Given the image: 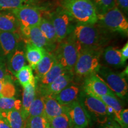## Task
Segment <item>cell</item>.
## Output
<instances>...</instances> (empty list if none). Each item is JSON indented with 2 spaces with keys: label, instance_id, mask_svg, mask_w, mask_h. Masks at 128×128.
Masks as SVG:
<instances>
[{
  "label": "cell",
  "instance_id": "1",
  "mask_svg": "<svg viewBox=\"0 0 128 128\" xmlns=\"http://www.w3.org/2000/svg\"><path fill=\"white\" fill-rule=\"evenodd\" d=\"M96 24L78 23L75 25L72 33L81 49L102 48L106 44L108 38L102 31V27L97 26Z\"/></svg>",
  "mask_w": 128,
  "mask_h": 128
},
{
  "label": "cell",
  "instance_id": "2",
  "mask_svg": "<svg viewBox=\"0 0 128 128\" xmlns=\"http://www.w3.org/2000/svg\"><path fill=\"white\" fill-rule=\"evenodd\" d=\"M60 6L77 23L94 24L97 12L90 0H60Z\"/></svg>",
  "mask_w": 128,
  "mask_h": 128
},
{
  "label": "cell",
  "instance_id": "3",
  "mask_svg": "<svg viewBox=\"0 0 128 128\" xmlns=\"http://www.w3.org/2000/svg\"><path fill=\"white\" fill-rule=\"evenodd\" d=\"M80 50L81 47L72 32L58 43L52 53L64 70L73 72Z\"/></svg>",
  "mask_w": 128,
  "mask_h": 128
},
{
  "label": "cell",
  "instance_id": "4",
  "mask_svg": "<svg viewBox=\"0 0 128 128\" xmlns=\"http://www.w3.org/2000/svg\"><path fill=\"white\" fill-rule=\"evenodd\" d=\"M103 50L102 48L81 49L74 68V74L86 78L92 74L97 73L101 65L100 60Z\"/></svg>",
  "mask_w": 128,
  "mask_h": 128
},
{
  "label": "cell",
  "instance_id": "5",
  "mask_svg": "<svg viewBox=\"0 0 128 128\" xmlns=\"http://www.w3.org/2000/svg\"><path fill=\"white\" fill-rule=\"evenodd\" d=\"M97 23L103 28L128 34V19L116 6L103 14H97Z\"/></svg>",
  "mask_w": 128,
  "mask_h": 128
},
{
  "label": "cell",
  "instance_id": "6",
  "mask_svg": "<svg viewBox=\"0 0 128 128\" xmlns=\"http://www.w3.org/2000/svg\"><path fill=\"white\" fill-rule=\"evenodd\" d=\"M97 73L115 95L121 98L127 96L128 85L125 73L116 72L109 67L102 65H100Z\"/></svg>",
  "mask_w": 128,
  "mask_h": 128
},
{
  "label": "cell",
  "instance_id": "7",
  "mask_svg": "<svg viewBox=\"0 0 128 128\" xmlns=\"http://www.w3.org/2000/svg\"><path fill=\"white\" fill-rule=\"evenodd\" d=\"M52 22L56 34L58 43L66 38L73 32L74 18L61 7L50 15Z\"/></svg>",
  "mask_w": 128,
  "mask_h": 128
},
{
  "label": "cell",
  "instance_id": "8",
  "mask_svg": "<svg viewBox=\"0 0 128 128\" xmlns=\"http://www.w3.org/2000/svg\"><path fill=\"white\" fill-rule=\"evenodd\" d=\"M82 104L88 113H90L100 123H104L108 119V107L98 97L86 93L81 92L78 100Z\"/></svg>",
  "mask_w": 128,
  "mask_h": 128
},
{
  "label": "cell",
  "instance_id": "9",
  "mask_svg": "<svg viewBox=\"0 0 128 128\" xmlns=\"http://www.w3.org/2000/svg\"><path fill=\"white\" fill-rule=\"evenodd\" d=\"M20 34L22 40L25 44H30L44 48L47 52H52L56 46L49 42L38 26L29 28L20 26Z\"/></svg>",
  "mask_w": 128,
  "mask_h": 128
},
{
  "label": "cell",
  "instance_id": "10",
  "mask_svg": "<svg viewBox=\"0 0 128 128\" xmlns=\"http://www.w3.org/2000/svg\"><path fill=\"white\" fill-rule=\"evenodd\" d=\"M21 27L29 28L39 26L43 14L39 8L30 5H26L12 11Z\"/></svg>",
  "mask_w": 128,
  "mask_h": 128
},
{
  "label": "cell",
  "instance_id": "11",
  "mask_svg": "<svg viewBox=\"0 0 128 128\" xmlns=\"http://www.w3.org/2000/svg\"><path fill=\"white\" fill-rule=\"evenodd\" d=\"M66 108L72 128H86L88 126L90 118L79 100L75 101Z\"/></svg>",
  "mask_w": 128,
  "mask_h": 128
},
{
  "label": "cell",
  "instance_id": "12",
  "mask_svg": "<svg viewBox=\"0 0 128 128\" xmlns=\"http://www.w3.org/2000/svg\"><path fill=\"white\" fill-rule=\"evenodd\" d=\"M83 88L86 93L97 97L105 95L116 96L97 73L92 74L85 78Z\"/></svg>",
  "mask_w": 128,
  "mask_h": 128
},
{
  "label": "cell",
  "instance_id": "13",
  "mask_svg": "<svg viewBox=\"0 0 128 128\" xmlns=\"http://www.w3.org/2000/svg\"><path fill=\"white\" fill-rule=\"evenodd\" d=\"M74 75L73 72L65 70L56 78L55 81L46 87L39 88L36 86L37 90L39 91L44 96H54L65 88L70 83L73 82Z\"/></svg>",
  "mask_w": 128,
  "mask_h": 128
},
{
  "label": "cell",
  "instance_id": "14",
  "mask_svg": "<svg viewBox=\"0 0 128 128\" xmlns=\"http://www.w3.org/2000/svg\"><path fill=\"white\" fill-rule=\"evenodd\" d=\"M22 40L20 33L0 31V50L2 55L8 57Z\"/></svg>",
  "mask_w": 128,
  "mask_h": 128
},
{
  "label": "cell",
  "instance_id": "15",
  "mask_svg": "<svg viewBox=\"0 0 128 128\" xmlns=\"http://www.w3.org/2000/svg\"><path fill=\"white\" fill-rule=\"evenodd\" d=\"M21 40L16 49L8 57V69L11 73L15 76L16 73L24 65H26L25 55V45L22 44Z\"/></svg>",
  "mask_w": 128,
  "mask_h": 128
},
{
  "label": "cell",
  "instance_id": "16",
  "mask_svg": "<svg viewBox=\"0 0 128 128\" xmlns=\"http://www.w3.org/2000/svg\"><path fill=\"white\" fill-rule=\"evenodd\" d=\"M80 92V88L78 85L74 84L73 82L70 83L65 88L52 96L55 100L64 106H67L70 104L77 100Z\"/></svg>",
  "mask_w": 128,
  "mask_h": 128
},
{
  "label": "cell",
  "instance_id": "17",
  "mask_svg": "<svg viewBox=\"0 0 128 128\" xmlns=\"http://www.w3.org/2000/svg\"><path fill=\"white\" fill-rule=\"evenodd\" d=\"M44 116L48 121L66 112V106L59 103L52 96H44Z\"/></svg>",
  "mask_w": 128,
  "mask_h": 128
},
{
  "label": "cell",
  "instance_id": "18",
  "mask_svg": "<svg viewBox=\"0 0 128 128\" xmlns=\"http://www.w3.org/2000/svg\"><path fill=\"white\" fill-rule=\"evenodd\" d=\"M46 51L44 48H42L32 44H25V55L27 61L32 70H34L40 61Z\"/></svg>",
  "mask_w": 128,
  "mask_h": 128
},
{
  "label": "cell",
  "instance_id": "19",
  "mask_svg": "<svg viewBox=\"0 0 128 128\" xmlns=\"http://www.w3.org/2000/svg\"><path fill=\"white\" fill-rule=\"evenodd\" d=\"M36 85L37 81L30 83L23 87L21 112L26 120L28 117V108L36 96Z\"/></svg>",
  "mask_w": 128,
  "mask_h": 128
},
{
  "label": "cell",
  "instance_id": "20",
  "mask_svg": "<svg viewBox=\"0 0 128 128\" xmlns=\"http://www.w3.org/2000/svg\"><path fill=\"white\" fill-rule=\"evenodd\" d=\"M102 55L106 63L115 68H120L125 64L126 61L122 56L120 49L109 46L103 50Z\"/></svg>",
  "mask_w": 128,
  "mask_h": 128
},
{
  "label": "cell",
  "instance_id": "21",
  "mask_svg": "<svg viewBox=\"0 0 128 128\" xmlns=\"http://www.w3.org/2000/svg\"><path fill=\"white\" fill-rule=\"evenodd\" d=\"M56 62L55 56L52 52H46L43 58L34 69L36 80L42 78L52 68Z\"/></svg>",
  "mask_w": 128,
  "mask_h": 128
},
{
  "label": "cell",
  "instance_id": "22",
  "mask_svg": "<svg viewBox=\"0 0 128 128\" xmlns=\"http://www.w3.org/2000/svg\"><path fill=\"white\" fill-rule=\"evenodd\" d=\"M0 115L6 120L12 128H24L26 119L20 110L0 112Z\"/></svg>",
  "mask_w": 128,
  "mask_h": 128
},
{
  "label": "cell",
  "instance_id": "23",
  "mask_svg": "<svg viewBox=\"0 0 128 128\" xmlns=\"http://www.w3.org/2000/svg\"><path fill=\"white\" fill-rule=\"evenodd\" d=\"M0 31L20 34V25L13 14L0 13Z\"/></svg>",
  "mask_w": 128,
  "mask_h": 128
},
{
  "label": "cell",
  "instance_id": "24",
  "mask_svg": "<svg viewBox=\"0 0 128 128\" xmlns=\"http://www.w3.org/2000/svg\"><path fill=\"white\" fill-rule=\"evenodd\" d=\"M38 26L49 42L54 45H56L58 44L56 34L50 19L47 18L42 16L40 22Z\"/></svg>",
  "mask_w": 128,
  "mask_h": 128
},
{
  "label": "cell",
  "instance_id": "25",
  "mask_svg": "<svg viewBox=\"0 0 128 128\" xmlns=\"http://www.w3.org/2000/svg\"><path fill=\"white\" fill-rule=\"evenodd\" d=\"M65 71V70L60 64L56 62L52 68L42 78L37 80V81H39V84H37L36 86L39 88L46 87L55 81L56 78L58 77Z\"/></svg>",
  "mask_w": 128,
  "mask_h": 128
},
{
  "label": "cell",
  "instance_id": "26",
  "mask_svg": "<svg viewBox=\"0 0 128 128\" xmlns=\"http://www.w3.org/2000/svg\"><path fill=\"white\" fill-rule=\"evenodd\" d=\"M106 105L110 107L113 111L115 119L121 126V121L120 114L122 111L123 108L120 101L117 98L116 96L105 95L98 97Z\"/></svg>",
  "mask_w": 128,
  "mask_h": 128
},
{
  "label": "cell",
  "instance_id": "27",
  "mask_svg": "<svg viewBox=\"0 0 128 128\" xmlns=\"http://www.w3.org/2000/svg\"><path fill=\"white\" fill-rule=\"evenodd\" d=\"M14 76L23 87L30 83L37 81L36 77L33 75V70L29 65H24L16 74Z\"/></svg>",
  "mask_w": 128,
  "mask_h": 128
},
{
  "label": "cell",
  "instance_id": "28",
  "mask_svg": "<svg viewBox=\"0 0 128 128\" xmlns=\"http://www.w3.org/2000/svg\"><path fill=\"white\" fill-rule=\"evenodd\" d=\"M42 115H44V96L36 89V96L28 108V117Z\"/></svg>",
  "mask_w": 128,
  "mask_h": 128
},
{
  "label": "cell",
  "instance_id": "29",
  "mask_svg": "<svg viewBox=\"0 0 128 128\" xmlns=\"http://www.w3.org/2000/svg\"><path fill=\"white\" fill-rule=\"evenodd\" d=\"M12 110H22V101L14 97H0V112L9 111Z\"/></svg>",
  "mask_w": 128,
  "mask_h": 128
},
{
  "label": "cell",
  "instance_id": "30",
  "mask_svg": "<svg viewBox=\"0 0 128 128\" xmlns=\"http://www.w3.org/2000/svg\"><path fill=\"white\" fill-rule=\"evenodd\" d=\"M48 123V125L52 128H72L71 122L66 112L50 119Z\"/></svg>",
  "mask_w": 128,
  "mask_h": 128
},
{
  "label": "cell",
  "instance_id": "31",
  "mask_svg": "<svg viewBox=\"0 0 128 128\" xmlns=\"http://www.w3.org/2000/svg\"><path fill=\"white\" fill-rule=\"evenodd\" d=\"M32 0H0V11H12L26 5Z\"/></svg>",
  "mask_w": 128,
  "mask_h": 128
},
{
  "label": "cell",
  "instance_id": "32",
  "mask_svg": "<svg viewBox=\"0 0 128 128\" xmlns=\"http://www.w3.org/2000/svg\"><path fill=\"white\" fill-rule=\"evenodd\" d=\"M48 126L47 119L44 115L28 117L24 128H46Z\"/></svg>",
  "mask_w": 128,
  "mask_h": 128
},
{
  "label": "cell",
  "instance_id": "33",
  "mask_svg": "<svg viewBox=\"0 0 128 128\" xmlns=\"http://www.w3.org/2000/svg\"><path fill=\"white\" fill-rule=\"evenodd\" d=\"M95 7L97 14H103L116 6L115 0H90Z\"/></svg>",
  "mask_w": 128,
  "mask_h": 128
},
{
  "label": "cell",
  "instance_id": "34",
  "mask_svg": "<svg viewBox=\"0 0 128 128\" xmlns=\"http://www.w3.org/2000/svg\"><path fill=\"white\" fill-rule=\"evenodd\" d=\"M16 93V87L12 82V79H6L0 92V97L12 98L14 97Z\"/></svg>",
  "mask_w": 128,
  "mask_h": 128
},
{
  "label": "cell",
  "instance_id": "35",
  "mask_svg": "<svg viewBox=\"0 0 128 128\" xmlns=\"http://www.w3.org/2000/svg\"><path fill=\"white\" fill-rule=\"evenodd\" d=\"M9 70L2 58H0V80L3 79H12L9 74Z\"/></svg>",
  "mask_w": 128,
  "mask_h": 128
},
{
  "label": "cell",
  "instance_id": "36",
  "mask_svg": "<svg viewBox=\"0 0 128 128\" xmlns=\"http://www.w3.org/2000/svg\"><path fill=\"white\" fill-rule=\"evenodd\" d=\"M116 6L123 13L128 14V0H115Z\"/></svg>",
  "mask_w": 128,
  "mask_h": 128
},
{
  "label": "cell",
  "instance_id": "37",
  "mask_svg": "<svg viewBox=\"0 0 128 128\" xmlns=\"http://www.w3.org/2000/svg\"><path fill=\"white\" fill-rule=\"evenodd\" d=\"M121 121V128H128V110L123 109L120 114Z\"/></svg>",
  "mask_w": 128,
  "mask_h": 128
},
{
  "label": "cell",
  "instance_id": "38",
  "mask_svg": "<svg viewBox=\"0 0 128 128\" xmlns=\"http://www.w3.org/2000/svg\"><path fill=\"white\" fill-rule=\"evenodd\" d=\"M120 52L121 55L122 56L123 59L126 61V60L128 58V44H126L124 46V47L120 49Z\"/></svg>",
  "mask_w": 128,
  "mask_h": 128
},
{
  "label": "cell",
  "instance_id": "39",
  "mask_svg": "<svg viewBox=\"0 0 128 128\" xmlns=\"http://www.w3.org/2000/svg\"><path fill=\"white\" fill-rule=\"evenodd\" d=\"M0 128H12L6 120L0 115Z\"/></svg>",
  "mask_w": 128,
  "mask_h": 128
},
{
  "label": "cell",
  "instance_id": "40",
  "mask_svg": "<svg viewBox=\"0 0 128 128\" xmlns=\"http://www.w3.org/2000/svg\"><path fill=\"white\" fill-rule=\"evenodd\" d=\"M6 80V79H3V80H0V92H1V89H2V86H3V84H4V82Z\"/></svg>",
  "mask_w": 128,
  "mask_h": 128
},
{
  "label": "cell",
  "instance_id": "41",
  "mask_svg": "<svg viewBox=\"0 0 128 128\" xmlns=\"http://www.w3.org/2000/svg\"><path fill=\"white\" fill-rule=\"evenodd\" d=\"M118 128L116 127V126H112V125H108V126H106L105 128Z\"/></svg>",
  "mask_w": 128,
  "mask_h": 128
},
{
  "label": "cell",
  "instance_id": "42",
  "mask_svg": "<svg viewBox=\"0 0 128 128\" xmlns=\"http://www.w3.org/2000/svg\"><path fill=\"white\" fill-rule=\"evenodd\" d=\"M51 128L50 126H49V125H48V126H47V128Z\"/></svg>",
  "mask_w": 128,
  "mask_h": 128
}]
</instances>
